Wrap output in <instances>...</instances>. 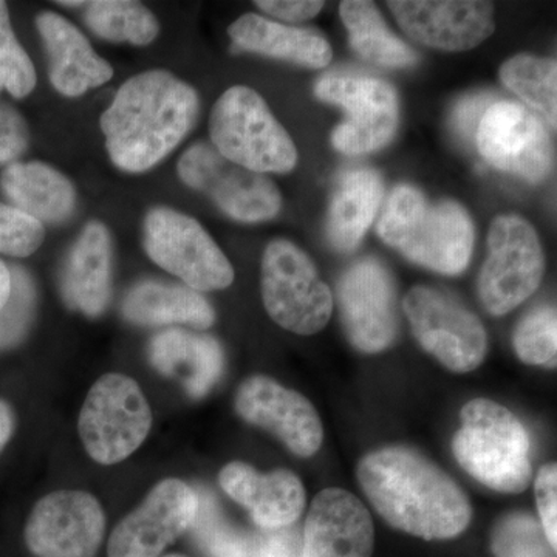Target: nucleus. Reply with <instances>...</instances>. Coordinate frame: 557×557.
I'll return each mask as SVG.
<instances>
[{
    "instance_id": "nucleus-15",
    "label": "nucleus",
    "mask_w": 557,
    "mask_h": 557,
    "mask_svg": "<svg viewBox=\"0 0 557 557\" xmlns=\"http://www.w3.org/2000/svg\"><path fill=\"white\" fill-rule=\"evenodd\" d=\"M104 533L97 498L84 491H57L35 505L24 534L36 557H95Z\"/></svg>"
},
{
    "instance_id": "nucleus-13",
    "label": "nucleus",
    "mask_w": 557,
    "mask_h": 557,
    "mask_svg": "<svg viewBox=\"0 0 557 557\" xmlns=\"http://www.w3.org/2000/svg\"><path fill=\"white\" fill-rule=\"evenodd\" d=\"M341 321L351 346L362 354H380L398 336L397 285L380 260L354 263L338 282Z\"/></svg>"
},
{
    "instance_id": "nucleus-4",
    "label": "nucleus",
    "mask_w": 557,
    "mask_h": 557,
    "mask_svg": "<svg viewBox=\"0 0 557 557\" xmlns=\"http://www.w3.org/2000/svg\"><path fill=\"white\" fill-rule=\"evenodd\" d=\"M454 457L471 478L498 493L519 494L533 475L531 440L522 421L493 399H471L461 409Z\"/></svg>"
},
{
    "instance_id": "nucleus-16",
    "label": "nucleus",
    "mask_w": 557,
    "mask_h": 557,
    "mask_svg": "<svg viewBox=\"0 0 557 557\" xmlns=\"http://www.w3.org/2000/svg\"><path fill=\"white\" fill-rule=\"evenodd\" d=\"M199 512V497L178 479L160 482L110 534L108 557H161Z\"/></svg>"
},
{
    "instance_id": "nucleus-35",
    "label": "nucleus",
    "mask_w": 557,
    "mask_h": 557,
    "mask_svg": "<svg viewBox=\"0 0 557 557\" xmlns=\"http://www.w3.org/2000/svg\"><path fill=\"white\" fill-rule=\"evenodd\" d=\"M46 230L42 223L20 209L0 203V252L27 258L42 245Z\"/></svg>"
},
{
    "instance_id": "nucleus-24",
    "label": "nucleus",
    "mask_w": 557,
    "mask_h": 557,
    "mask_svg": "<svg viewBox=\"0 0 557 557\" xmlns=\"http://www.w3.org/2000/svg\"><path fill=\"white\" fill-rule=\"evenodd\" d=\"M0 188L14 208L42 225L64 222L75 211L76 193L72 182L40 161L11 164L0 175Z\"/></svg>"
},
{
    "instance_id": "nucleus-36",
    "label": "nucleus",
    "mask_w": 557,
    "mask_h": 557,
    "mask_svg": "<svg viewBox=\"0 0 557 557\" xmlns=\"http://www.w3.org/2000/svg\"><path fill=\"white\" fill-rule=\"evenodd\" d=\"M539 519L547 534L549 544L557 547V468L548 463L541 468L534 479Z\"/></svg>"
},
{
    "instance_id": "nucleus-22",
    "label": "nucleus",
    "mask_w": 557,
    "mask_h": 557,
    "mask_svg": "<svg viewBox=\"0 0 557 557\" xmlns=\"http://www.w3.org/2000/svg\"><path fill=\"white\" fill-rule=\"evenodd\" d=\"M112 276V242L100 222L87 223L70 251L62 273V296L70 309L95 318L108 307Z\"/></svg>"
},
{
    "instance_id": "nucleus-34",
    "label": "nucleus",
    "mask_w": 557,
    "mask_h": 557,
    "mask_svg": "<svg viewBox=\"0 0 557 557\" xmlns=\"http://www.w3.org/2000/svg\"><path fill=\"white\" fill-rule=\"evenodd\" d=\"M36 307V288L30 274L11 270V295L0 309V348L14 346L24 338Z\"/></svg>"
},
{
    "instance_id": "nucleus-28",
    "label": "nucleus",
    "mask_w": 557,
    "mask_h": 557,
    "mask_svg": "<svg viewBox=\"0 0 557 557\" xmlns=\"http://www.w3.org/2000/svg\"><path fill=\"white\" fill-rule=\"evenodd\" d=\"M339 14L348 30L351 49L366 61L388 69H405L416 64V51L388 30L375 3L347 0L341 3Z\"/></svg>"
},
{
    "instance_id": "nucleus-12",
    "label": "nucleus",
    "mask_w": 557,
    "mask_h": 557,
    "mask_svg": "<svg viewBox=\"0 0 557 557\" xmlns=\"http://www.w3.org/2000/svg\"><path fill=\"white\" fill-rule=\"evenodd\" d=\"M177 172L185 185L237 222H265L281 211V193L271 178L226 160L208 143L190 146L178 160Z\"/></svg>"
},
{
    "instance_id": "nucleus-8",
    "label": "nucleus",
    "mask_w": 557,
    "mask_h": 557,
    "mask_svg": "<svg viewBox=\"0 0 557 557\" xmlns=\"http://www.w3.org/2000/svg\"><path fill=\"white\" fill-rule=\"evenodd\" d=\"M149 259L196 292L228 288L234 269L208 231L175 209H150L143 226Z\"/></svg>"
},
{
    "instance_id": "nucleus-41",
    "label": "nucleus",
    "mask_w": 557,
    "mask_h": 557,
    "mask_svg": "<svg viewBox=\"0 0 557 557\" xmlns=\"http://www.w3.org/2000/svg\"><path fill=\"white\" fill-rule=\"evenodd\" d=\"M11 295V271L0 260V309L5 306Z\"/></svg>"
},
{
    "instance_id": "nucleus-1",
    "label": "nucleus",
    "mask_w": 557,
    "mask_h": 557,
    "mask_svg": "<svg viewBox=\"0 0 557 557\" xmlns=\"http://www.w3.org/2000/svg\"><path fill=\"white\" fill-rule=\"evenodd\" d=\"M359 486L388 525L426 541L453 539L472 519L460 485L420 450L386 446L361 458Z\"/></svg>"
},
{
    "instance_id": "nucleus-40",
    "label": "nucleus",
    "mask_w": 557,
    "mask_h": 557,
    "mask_svg": "<svg viewBox=\"0 0 557 557\" xmlns=\"http://www.w3.org/2000/svg\"><path fill=\"white\" fill-rule=\"evenodd\" d=\"M14 432V413L9 403L0 399V453L9 445L11 435Z\"/></svg>"
},
{
    "instance_id": "nucleus-20",
    "label": "nucleus",
    "mask_w": 557,
    "mask_h": 557,
    "mask_svg": "<svg viewBox=\"0 0 557 557\" xmlns=\"http://www.w3.org/2000/svg\"><path fill=\"white\" fill-rule=\"evenodd\" d=\"M219 483L263 530L292 525L306 508L302 482L288 469H274L262 474L251 465L233 461L220 471Z\"/></svg>"
},
{
    "instance_id": "nucleus-7",
    "label": "nucleus",
    "mask_w": 557,
    "mask_h": 557,
    "mask_svg": "<svg viewBox=\"0 0 557 557\" xmlns=\"http://www.w3.org/2000/svg\"><path fill=\"white\" fill-rule=\"evenodd\" d=\"M262 299L282 329L310 336L329 324L333 296L313 260L293 242H270L262 258Z\"/></svg>"
},
{
    "instance_id": "nucleus-5",
    "label": "nucleus",
    "mask_w": 557,
    "mask_h": 557,
    "mask_svg": "<svg viewBox=\"0 0 557 557\" xmlns=\"http://www.w3.org/2000/svg\"><path fill=\"white\" fill-rule=\"evenodd\" d=\"M212 148L245 170L285 174L295 170L298 149L269 104L245 86L226 90L209 119Z\"/></svg>"
},
{
    "instance_id": "nucleus-9",
    "label": "nucleus",
    "mask_w": 557,
    "mask_h": 557,
    "mask_svg": "<svg viewBox=\"0 0 557 557\" xmlns=\"http://www.w3.org/2000/svg\"><path fill=\"white\" fill-rule=\"evenodd\" d=\"M490 255L479 277V296L487 313L504 317L525 302L541 285L544 249L534 226L520 215H498L487 236Z\"/></svg>"
},
{
    "instance_id": "nucleus-10",
    "label": "nucleus",
    "mask_w": 557,
    "mask_h": 557,
    "mask_svg": "<svg viewBox=\"0 0 557 557\" xmlns=\"http://www.w3.org/2000/svg\"><path fill=\"white\" fill-rule=\"evenodd\" d=\"M403 309L420 346L446 369L468 373L485 361V325L448 293L418 285L409 289Z\"/></svg>"
},
{
    "instance_id": "nucleus-38",
    "label": "nucleus",
    "mask_w": 557,
    "mask_h": 557,
    "mask_svg": "<svg viewBox=\"0 0 557 557\" xmlns=\"http://www.w3.org/2000/svg\"><path fill=\"white\" fill-rule=\"evenodd\" d=\"M27 126L20 113L0 104V163L16 159L27 148Z\"/></svg>"
},
{
    "instance_id": "nucleus-2",
    "label": "nucleus",
    "mask_w": 557,
    "mask_h": 557,
    "mask_svg": "<svg viewBox=\"0 0 557 557\" xmlns=\"http://www.w3.org/2000/svg\"><path fill=\"white\" fill-rule=\"evenodd\" d=\"M199 108L197 91L166 70L127 79L101 115L110 160L132 174L152 170L188 137Z\"/></svg>"
},
{
    "instance_id": "nucleus-21",
    "label": "nucleus",
    "mask_w": 557,
    "mask_h": 557,
    "mask_svg": "<svg viewBox=\"0 0 557 557\" xmlns=\"http://www.w3.org/2000/svg\"><path fill=\"white\" fill-rule=\"evenodd\" d=\"M36 25L49 54L51 86L61 95L81 97L112 79V65L102 60L72 22L53 11H44L36 17Z\"/></svg>"
},
{
    "instance_id": "nucleus-19",
    "label": "nucleus",
    "mask_w": 557,
    "mask_h": 557,
    "mask_svg": "<svg viewBox=\"0 0 557 557\" xmlns=\"http://www.w3.org/2000/svg\"><path fill=\"white\" fill-rule=\"evenodd\" d=\"M375 527L361 500L341 487L313 498L304 528L302 557H372Z\"/></svg>"
},
{
    "instance_id": "nucleus-42",
    "label": "nucleus",
    "mask_w": 557,
    "mask_h": 557,
    "mask_svg": "<svg viewBox=\"0 0 557 557\" xmlns=\"http://www.w3.org/2000/svg\"><path fill=\"white\" fill-rule=\"evenodd\" d=\"M161 557H188V556H183V555H163Z\"/></svg>"
},
{
    "instance_id": "nucleus-37",
    "label": "nucleus",
    "mask_w": 557,
    "mask_h": 557,
    "mask_svg": "<svg viewBox=\"0 0 557 557\" xmlns=\"http://www.w3.org/2000/svg\"><path fill=\"white\" fill-rule=\"evenodd\" d=\"M494 101L496 100H494L493 95L486 94V91L461 98L453 110V116H450V124H453L458 137L467 143L474 141L480 121Z\"/></svg>"
},
{
    "instance_id": "nucleus-26",
    "label": "nucleus",
    "mask_w": 557,
    "mask_h": 557,
    "mask_svg": "<svg viewBox=\"0 0 557 557\" xmlns=\"http://www.w3.org/2000/svg\"><path fill=\"white\" fill-rule=\"evenodd\" d=\"M123 314L132 324L145 327L188 324L205 330L215 322L214 310L199 292L156 281L141 282L127 293Z\"/></svg>"
},
{
    "instance_id": "nucleus-14",
    "label": "nucleus",
    "mask_w": 557,
    "mask_h": 557,
    "mask_svg": "<svg viewBox=\"0 0 557 557\" xmlns=\"http://www.w3.org/2000/svg\"><path fill=\"white\" fill-rule=\"evenodd\" d=\"M475 145L498 171L530 183L547 178L553 168L549 132L537 113L516 101H494L475 132Z\"/></svg>"
},
{
    "instance_id": "nucleus-39",
    "label": "nucleus",
    "mask_w": 557,
    "mask_h": 557,
    "mask_svg": "<svg viewBox=\"0 0 557 557\" xmlns=\"http://www.w3.org/2000/svg\"><path fill=\"white\" fill-rule=\"evenodd\" d=\"M324 2H307V0H258L263 13L285 22H304L313 20L324 9Z\"/></svg>"
},
{
    "instance_id": "nucleus-32",
    "label": "nucleus",
    "mask_w": 557,
    "mask_h": 557,
    "mask_svg": "<svg viewBox=\"0 0 557 557\" xmlns=\"http://www.w3.org/2000/svg\"><path fill=\"white\" fill-rule=\"evenodd\" d=\"M516 354L525 364L556 368L557 317L552 306L531 310L512 335Z\"/></svg>"
},
{
    "instance_id": "nucleus-6",
    "label": "nucleus",
    "mask_w": 557,
    "mask_h": 557,
    "mask_svg": "<svg viewBox=\"0 0 557 557\" xmlns=\"http://www.w3.org/2000/svg\"><path fill=\"white\" fill-rule=\"evenodd\" d=\"M152 410L129 376L108 373L91 386L79 412L78 431L87 454L100 465L131 457L148 438Z\"/></svg>"
},
{
    "instance_id": "nucleus-11",
    "label": "nucleus",
    "mask_w": 557,
    "mask_h": 557,
    "mask_svg": "<svg viewBox=\"0 0 557 557\" xmlns=\"http://www.w3.org/2000/svg\"><path fill=\"white\" fill-rule=\"evenodd\" d=\"M318 100L339 106L347 112L332 134V145L347 156L375 152L397 132V90L386 81L361 75H327L314 86Z\"/></svg>"
},
{
    "instance_id": "nucleus-27",
    "label": "nucleus",
    "mask_w": 557,
    "mask_h": 557,
    "mask_svg": "<svg viewBox=\"0 0 557 557\" xmlns=\"http://www.w3.org/2000/svg\"><path fill=\"white\" fill-rule=\"evenodd\" d=\"M150 361L160 372L182 380L196 397L207 394L223 369L218 341L183 330H168L150 341Z\"/></svg>"
},
{
    "instance_id": "nucleus-25",
    "label": "nucleus",
    "mask_w": 557,
    "mask_h": 557,
    "mask_svg": "<svg viewBox=\"0 0 557 557\" xmlns=\"http://www.w3.org/2000/svg\"><path fill=\"white\" fill-rule=\"evenodd\" d=\"M384 196L383 180L373 170L346 171L341 175L329 208L327 236L338 251L361 244Z\"/></svg>"
},
{
    "instance_id": "nucleus-18",
    "label": "nucleus",
    "mask_w": 557,
    "mask_h": 557,
    "mask_svg": "<svg viewBox=\"0 0 557 557\" xmlns=\"http://www.w3.org/2000/svg\"><path fill=\"white\" fill-rule=\"evenodd\" d=\"M387 7L410 38L443 51L474 49L496 28L490 2L392 0Z\"/></svg>"
},
{
    "instance_id": "nucleus-23",
    "label": "nucleus",
    "mask_w": 557,
    "mask_h": 557,
    "mask_svg": "<svg viewBox=\"0 0 557 557\" xmlns=\"http://www.w3.org/2000/svg\"><path fill=\"white\" fill-rule=\"evenodd\" d=\"M230 38L240 50L295 62L309 69L327 67L333 50L329 40L310 28L289 27L258 14H245L228 28Z\"/></svg>"
},
{
    "instance_id": "nucleus-17",
    "label": "nucleus",
    "mask_w": 557,
    "mask_h": 557,
    "mask_svg": "<svg viewBox=\"0 0 557 557\" xmlns=\"http://www.w3.org/2000/svg\"><path fill=\"white\" fill-rule=\"evenodd\" d=\"M236 412L242 420L276 435L295 456L311 457L324 442V426L314 406L299 392L256 375L237 388Z\"/></svg>"
},
{
    "instance_id": "nucleus-33",
    "label": "nucleus",
    "mask_w": 557,
    "mask_h": 557,
    "mask_svg": "<svg viewBox=\"0 0 557 557\" xmlns=\"http://www.w3.org/2000/svg\"><path fill=\"white\" fill-rule=\"evenodd\" d=\"M35 65L11 28L9 9L0 2V91L25 98L36 87Z\"/></svg>"
},
{
    "instance_id": "nucleus-31",
    "label": "nucleus",
    "mask_w": 557,
    "mask_h": 557,
    "mask_svg": "<svg viewBox=\"0 0 557 557\" xmlns=\"http://www.w3.org/2000/svg\"><path fill=\"white\" fill-rule=\"evenodd\" d=\"M491 549L496 557H556L539 519L516 511L497 520L491 533Z\"/></svg>"
},
{
    "instance_id": "nucleus-29",
    "label": "nucleus",
    "mask_w": 557,
    "mask_h": 557,
    "mask_svg": "<svg viewBox=\"0 0 557 557\" xmlns=\"http://www.w3.org/2000/svg\"><path fill=\"white\" fill-rule=\"evenodd\" d=\"M86 24L95 35L112 42L148 46L160 33V24L148 7L132 0L83 2Z\"/></svg>"
},
{
    "instance_id": "nucleus-30",
    "label": "nucleus",
    "mask_w": 557,
    "mask_h": 557,
    "mask_svg": "<svg viewBox=\"0 0 557 557\" xmlns=\"http://www.w3.org/2000/svg\"><path fill=\"white\" fill-rule=\"evenodd\" d=\"M500 81L507 89L541 113L549 126L557 124V64L552 58L518 54L500 67Z\"/></svg>"
},
{
    "instance_id": "nucleus-3",
    "label": "nucleus",
    "mask_w": 557,
    "mask_h": 557,
    "mask_svg": "<svg viewBox=\"0 0 557 557\" xmlns=\"http://www.w3.org/2000/svg\"><path fill=\"white\" fill-rule=\"evenodd\" d=\"M376 233L410 262L448 276L463 273L474 251V223L467 209L453 200L431 205L410 185L392 190Z\"/></svg>"
}]
</instances>
